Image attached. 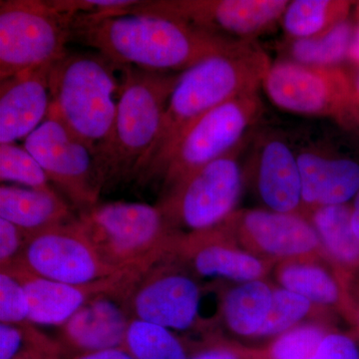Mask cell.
Returning a JSON list of instances; mask_svg holds the SVG:
<instances>
[{
  "label": "cell",
  "mask_w": 359,
  "mask_h": 359,
  "mask_svg": "<svg viewBox=\"0 0 359 359\" xmlns=\"http://www.w3.org/2000/svg\"><path fill=\"white\" fill-rule=\"evenodd\" d=\"M72 37L122 67L164 73L184 72L244 43L150 14H79L73 20Z\"/></svg>",
  "instance_id": "6da1fadb"
},
{
  "label": "cell",
  "mask_w": 359,
  "mask_h": 359,
  "mask_svg": "<svg viewBox=\"0 0 359 359\" xmlns=\"http://www.w3.org/2000/svg\"><path fill=\"white\" fill-rule=\"evenodd\" d=\"M273 63L255 44L244 42L228 53L205 59L180 75L168 101L154 145L142 161L136 179L162 177L180 139L208 112L224 102L259 91Z\"/></svg>",
  "instance_id": "7a4b0ae2"
},
{
  "label": "cell",
  "mask_w": 359,
  "mask_h": 359,
  "mask_svg": "<svg viewBox=\"0 0 359 359\" xmlns=\"http://www.w3.org/2000/svg\"><path fill=\"white\" fill-rule=\"evenodd\" d=\"M180 75L124 67L112 131L94 156L102 192L136 179Z\"/></svg>",
  "instance_id": "3957f363"
},
{
  "label": "cell",
  "mask_w": 359,
  "mask_h": 359,
  "mask_svg": "<svg viewBox=\"0 0 359 359\" xmlns=\"http://www.w3.org/2000/svg\"><path fill=\"white\" fill-rule=\"evenodd\" d=\"M77 217L99 256L119 271L143 273L175 257L183 233L172 226L158 205L106 203Z\"/></svg>",
  "instance_id": "277c9868"
},
{
  "label": "cell",
  "mask_w": 359,
  "mask_h": 359,
  "mask_svg": "<svg viewBox=\"0 0 359 359\" xmlns=\"http://www.w3.org/2000/svg\"><path fill=\"white\" fill-rule=\"evenodd\" d=\"M119 65L100 53H69L49 71L50 109L80 139L93 156L109 138L122 81Z\"/></svg>",
  "instance_id": "5b68a950"
},
{
  "label": "cell",
  "mask_w": 359,
  "mask_h": 359,
  "mask_svg": "<svg viewBox=\"0 0 359 359\" xmlns=\"http://www.w3.org/2000/svg\"><path fill=\"white\" fill-rule=\"evenodd\" d=\"M245 144L247 141L165 191L158 207L174 228L181 231L186 229V233L207 230L237 211L245 184L240 156Z\"/></svg>",
  "instance_id": "8992f818"
},
{
  "label": "cell",
  "mask_w": 359,
  "mask_h": 359,
  "mask_svg": "<svg viewBox=\"0 0 359 359\" xmlns=\"http://www.w3.org/2000/svg\"><path fill=\"white\" fill-rule=\"evenodd\" d=\"M73 20L47 0H1L0 80L65 57Z\"/></svg>",
  "instance_id": "52a82bcc"
},
{
  "label": "cell",
  "mask_w": 359,
  "mask_h": 359,
  "mask_svg": "<svg viewBox=\"0 0 359 359\" xmlns=\"http://www.w3.org/2000/svg\"><path fill=\"white\" fill-rule=\"evenodd\" d=\"M264 112L259 91L236 97L198 120L175 146L163 172V192L250 138Z\"/></svg>",
  "instance_id": "ba28073f"
},
{
  "label": "cell",
  "mask_w": 359,
  "mask_h": 359,
  "mask_svg": "<svg viewBox=\"0 0 359 359\" xmlns=\"http://www.w3.org/2000/svg\"><path fill=\"white\" fill-rule=\"evenodd\" d=\"M202 285L175 257L156 264L134 283L130 294L132 318L156 323L175 332L211 327L201 316Z\"/></svg>",
  "instance_id": "9c48e42d"
},
{
  "label": "cell",
  "mask_w": 359,
  "mask_h": 359,
  "mask_svg": "<svg viewBox=\"0 0 359 359\" xmlns=\"http://www.w3.org/2000/svg\"><path fill=\"white\" fill-rule=\"evenodd\" d=\"M287 0H158L141 1L128 14H150L184 21L235 41L254 42L282 20Z\"/></svg>",
  "instance_id": "30bf717a"
},
{
  "label": "cell",
  "mask_w": 359,
  "mask_h": 359,
  "mask_svg": "<svg viewBox=\"0 0 359 359\" xmlns=\"http://www.w3.org/2000/svg\"><path fill=\"white\" fill-rule=\"evenodd\" d=\"M25 148L79 214L99 204L102 189L94 156L50 107L46 119L25 139Z\"/></svg>",
  "instance_id": "8fae6325"
},
{
  "label": "cell",
  "mask_w": 359,
  "mask_h": 359,
  "mask_svg": "<svg viewBox=\"0 0 359 359\" xmlns=\"http://www.w3.org/2000/svg\"><path fill=\"white\" fill-rule=\"evenodd\" d=\"M353 83L351 75L339 66L323 67L283 60L271 65L262 86L280 109L332 117L339 122Z\"/></svg>",
  "instance_id": "7c38bea8"
},
{
  "label": "cell",
  "mask_w": 359,
  "mask_h": 359,
  "mask_svg": "<svg viewBox=\"0 0 359 359\" xmlns=\"http://www.w3.org/2000/svg\"><path fill=\"white\" fill-rule=\"evenodd\" d=\"M18 264L35 275L70 285L97 282L123 271L99 256L78 217L69 223L27 235L25 252Z\"/></svg>",
  "instance_id": "4fadbf2b"
},
{
  "label": "cell",
  "mask_w": 359,
  "mask_h": 359,
  "mask_svg": "<svg viewBox=\"0 0 359 359\" xmlns=\"http://www.w3.org/2000/svg\"><path fill=\"white\" fill-rule=\"evenodd\" d=\"M224 222L240 247L271 263L327 257L313 224L302 215L237 210Z\"/></svg>",
  "instance_id": "5bb4252c"
},
{
  "label": "cell",
  "mask_w": 359,
  "mask_h": 359,
  "mask_svg": "<svg viewBox=\"0 0 359 359\" xmlns=\"http://www.w3.org/2000/svg\"><path fill=\"white\" fill-rule=\"evenodd\" d=\"M175 257L198 278L233 283L266 280L276 264L240 247L226 222L207 230L182 233Z\"/></svg>",
  "instance_id": "9a60e30c"
},
{
  "label": "cell",
  "mask_w": 359,
  "mask_h": 359,
  "mask_svg": "<svg viewBox=\"0 0 359 359\" xmlns=\"http://www.w3.org/2000/svg\"><path fill=\"white\" fill-rule=\"evenodd\" d=\"M140 275L117 289L98 295L57 327L56 341L70 358L124 346L132 314L130 294Z\"/></svg>",
  "instance_id": "2e32d148"
},
{
  "label": "cell",
  "mask_w": 359,
  "mask_h": 359,
  "mask_svg": "<svg viewBox=\"0 0 359 359\" xmlns=\"http://www.w3.org/2000/svg\"><path fill=\"white\" fill-rule=\"evenodd\" d=\"M250 168L266 210L304 216L297 155L283 137L264 133L254 139Z\"/></svg>",
  "instance_id": "e0dca14e"
},
{
  "label": "cell",
  "mask_w": 359,
  "mask_h": 359,
  "mask_svg": "<svg viewBox=\"0 0 359 359\" xmlns=\"http://www.w3.org/2000/svg\"><path fill=\"white\" fill-rule=\"evenodd\" d=\"M0 271H9L22 283L29 306L30 323L56 327H61L98 295L121 287L140 273L123 271L97 282L70 285L35 275L20 264Z\"/></svg>",
  "instance_id": "ac0fdd59"
},
{
  "label": "cell",
  "mask_w": 359,
  "mask_h": 359,
  "mask_svg": "<svg viewBox=\"0 0 359 359\" xmlns=\"http://www.w3.org/2000/svg\"><path fill=\"white\" fill-rule=\"evenodd\" d=\"M52 65L23 71L0 85V145L27 138L46 119L50 107Z\"/></svg>",
  "instance_id": "d6986e66"
},
{
  "label": "cell",
  "mask_w": 359,
  "mask_h": 359,
  "mask_svg": "<svg viewBox=\"0 0 359 359\" xmlns=\"http://www.w3.org/2000/svg\"><path fill=\"white\" fill-rule=\"evenodd\" d=\"M304 216L323 207L349 204L359 191V164L348 158L309 148L297 153Z\"/></svg>",
  "instance_id": "ffe728a7"
},
{
  "label": "cell",
  "mask_w": 359,
  "mask_h": 359,
  "mask_svg": "<svg viewBox=\"0 0 359 359\" xmlns=\"http://www.w3.org/2000/svg\"><path fill=\"white\" fill-rule=\"evenodd\" d=\"M273 271L276 285L302 295L321 308L337 311L353 325V309L348 290L327 257L280 262Z\"/></svg>",
  "instance_id": "44dd1931"
},
{
  "label": "cell",
  "mask_w": 359,
  "mask_h": 359,
  "mask_svg": "<svg viewBox=\"0 0 359 359\" xmlns=\"http://www.w3.org/2000/svg\"><path fill=\"white\" fill-rule=\"evenodd\" d=\"M0 219H6L26 235L74 221L70 205L51 189L0 187Z\"/></svg>",
  "instance_id": "7402d4cb"
},
{
  "label": "cell",
  "mask_w": 359,
  "mask_h": 359,
  "mask_svg": "<svg viewBox=\"0 0 359 359\" xmlns=\"http://www.w3.org/2000/svg\"><path fill=\"white\" fill-rule=\"evenodd\" d=\"M306 218L318 233L325 257L348 290L351 283L359 276V238L351 226V204L320 208Z\"/></svg>",
  "instance_id": "603a6c76"
},
{
  "label": "cell",
  "mask_w": 359,
  "mask_h": 359,
  "mask_svg": "<svg viewBox=\"0 0 359 359\" xmlns=\"http://www.w3.org/2000/svg\"><path fill=\"white\" fill-rule=\"evenodd\" d=\"M273 287L266 280L235 283L219 301V318L231 334L257 339L268 318Z\"/></svg>",
  "instance_id": "cb8c5ba5"
},
{
  "label": "cell",
  "mask_w": 359,
  "mask_h": 359,
  "mask_svg": "<svg viewBox=\"0 0 359 359\" xmlns=\"http://www.w3.org/2000/svg\"><path fill=\"white\" fill-rule=\"evenodd\" d=\"M351 6V2L341 0H294L280 21L292 41L313 39L346 21Z\"/></svg>",
  "instance_id": "d4e9b609"
},
{
  "label": "cell",
  "mask_w": 359,
  "mask_h": 359,
  "mask_svg": "<svg viewBox=\"0 0 359 359\" xmlns=\"http://www.w3.org/2000/svg\"><path fill=\"white\" fill-rule=\"evenodd\" d=\"M123 347L135 359H189L191 356L183 340L173 330L137 318L130 321Z\"/></svg>",
  "instance_id": "484cf974"
},
{
  "label": "cell",
  "mask_w": 359,
  "mask_h": 359,
  "mask_svg": "<svg viewBox=\"0 0 359 359\" xmlns=\"http://www.w3.org/2000/svg\"><path fill=\"white\" fill-rule=\"evenodd\" d=\"M353 35V25L346 20L313 39L294 40L290 53L301 65L332 67L347 57Z\"/></svg>",
  "instance_id": "4316f807"
},
{
  "label": "cell",
  "mask_w": 359,
  "mask_h": 359,
  "mask_svg": "<svg viewBox=\"0 0 359 359\" xmlns=\"http://www.w3.org/2000/svg\"><path fill=\"white\" fill-rule=\"evenodd\" d=\"M62 355L58 342L34 323H0V359H62Z\"/></svg>",
  "instance_id": "83f0119b"
},
{
  "label": "cell",
  "mask_w": 359,
  "mask_h": 359,
  "mask_svg": "<svg viewBox=\"0 0 359 359\" xmlns=\"http://www.w3.org/2000/svg\"><path fill=\"white\" fill-rule=\"evenodd\" d=\"M325 309L302 295L275 285L268 318L257 339H275L292 328L311 321L313 316L318 318Z\"/></svg>",
  "instance_id": "f1b7e54d"
},
{
  "label": "cell",
  "mask_w": 359,
  "mask_h": 359,
  "mask_svg": "<svg viewBox=\"0 0 359 359\" xmlns=\"http://www.w3.org/2000/svg\"><path fill=\"white\" fill-rule=\"evenodd\" d=\"M332 330L318 321L297 325L276 337L266 347L269 359H309Z\"/></svg>",
  "instance_id": "f546056e"
},
{
  "label": "cell",
  "mask_w": 359,
  "mask_h": 359,
  "mask_svg": "<svg viewBox=\"0 0 359 359\" xmlns=\"http://www.w3.org/2000/svg\"><path fill=\"white\" fill-rule=\"evenodd\" d=\"M0 179L27 188L51 189L50 180L36 159L15 144L0 145Z\"/></svg>",
  "instance_id": "4dcf8cb0"
},
{
  "label": "cell",
  "mask_w": 359,
  "mask_h": 359,
  "mask_svg": "<svg viewBox=\"0 0 359 359\" xmlns=\"http://www.w3.org/2000/svg\"><path fill=\"white\" fill-rule=\"evenodd\" d=\"M29 321V306L25 287L18 278L0 271V323L20 325Z\"/></svg>",
  "instance_id": "1f68e13d"
},
{
  "label": "cell",
  "mask_w": 359,
  "mask_h": 359,
  "mask_svg": "<svg viewBox=\"0 0 359 359\" xmlns=\"http://www.w3.org/2000/svg\"><path fill=\"white\" fill-rule=\"evenodd\" d=\"M61 13L75 18L79 14L93 16H117L128 14L141 1L134 0H47Z\"/></svg>",
  "instance_id": "d6a6232c"
},
{
  "label": "cell",
  "mask_w": 359,
  "mask_h": 359,
  "mask_svg": "<svg viewBox=\"0 0 359 359\" xmlns=\"http://www.w3.org/2000/svg\"><path fill=\"white\" fill-rule=\"evenodd\" d=\"M309 359H359V339L353 332L332 330Z\"/></svg>",
  "instance_id": "836d02e7"
},
{
  "label": "cell",
  "mask_w": 359,
  "mask_h": 359,
  "mask_svg": "<svg viewBox=\"0 0 359 359\" xmlns=\"http://www.w3.org/2000/svg\"><path fill=\"white\" fill-rule=\"evenodd\" d=\"M27 235L15 224L0 219V269L11 268L20 261Z\"/></svg>",
  "instance_id": "e575fe53"
},
{
  "label": "cell",
  "mask_w": 359,
  "mask_h": 359,
  "mask_svg": "<svg viewBox=\"0 0 359 359\" xmlns=\"http://www.w3.org/2000/svg\"><path fill=\"white\" fill-rule=\"evenodd\" d=\"M189 359H269V355L266 348H247L212 337V341L191 354Z\"/></svg>",
  "instance_id": "d590c367"
},
{
  "label": "cell",
  "mask_w": 359,
  "mask_h": 359,
  "mask_svg": "<svg viewBox=\"0 0 359 359\" xmlns=\"http://www.w3.org/2000/svg\"><path fill=\"white\" fill-rule=\"evenodd\" d=\"M339 123L359 129V76L354 81L353 91Z\"/></svg>",
  "instance_id": "8d00e7d4"
},
{
  "label": "cell",
  "mask_w": 359,
  "mask_h": 359,
  "mask_svg": "<svg viewBox=\"0 0 359 359\" xmlns=\"http://www.w3.org/2000/svg\"><path fill=\"white\" fill-rule=\"evenodd\" d=\"M70 359H135L124 348V347H117V348L106 349V351H95V353L81 354V355L75 356Z\"/></svg>",
  "instance_id": "74e56055"
},
{
  "label": "cell",
  "mask_w": 359,
  "mask_h": 359,
  "mask_svg": "<svg viewBox=\"0 0 359 359\" xmlns=\"http://www.w3.org/2000/svg\"><path fill=\"white\" fill-rule=\"evenodd\" d=\"M348 292L353 309V332L359 339V276L349 285Z\"/></svg>",
  "instance_id": "f35d334b"
},
{
  "label": "cell",
  "mask_w": 359,
  "mask_h": 359,
  "mask_svg": "<svg viewBox=\"0 0 359 359\" xmlns=\"http://www.w3.org/2000/svg\"><path fill=\"white\" fill-rule=\"evenodd\" d=\"M351 205V226L355 233L356 237L359 238V191L353 200Z\"/></svg>",
  "instance_id": "ab89813d"
},
{
  "label": "cell",
  "mask_w": 359,
  "mask_h": 359,
  "mask_svg": "<svg viewBox=\"0 0 359 359\" xmlns=\"http://www.w3.org/2000/svg\"><path fill=\"white\" fill-rule=\"evenodd\" d=\"M347 58L354 65L359 66V26L356 32H354L353 42H351V47H349Z\"/></svg>",
  "instance_id": "60d3db41"
},
{
  "label": "cell",
  "mask_w": 359,
  "mask_h": 359,
  "mask_svg": "<svg viewBox=\"0 0 359 359\" xmlns=\"http://www.w3.org/2000/svg\"><path fill=\"white\" fill-rule=\"evenodd\" d=\"M358 18H359V4H358Z\"/></svg>",
  "instance_id": "b9f144b4"
},
{
  "label": "cell",
  "mask_w": 359,
  "mask_h": 359,
  "mask_svg": "<svg viewBox=\"0 0 359 359\" xmlns=\"http://www.w3.org/2000/svg\"></svg>",
  "instance_id": "7bdbcfd3"
}]
</instances>
